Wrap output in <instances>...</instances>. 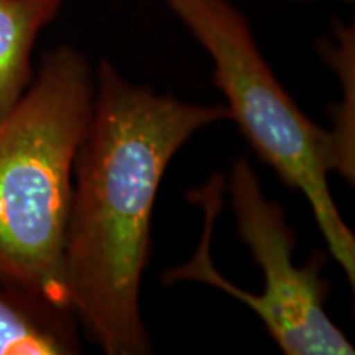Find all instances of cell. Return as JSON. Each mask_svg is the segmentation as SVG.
Segmentation results:
<instances>
[{"label":"cell","mask_w":355,"mask_h":355,"mask_svg":"<svg viewBox=\"0 0 355 355\" xmlns=\"http://www.w3.org/2000/svg\"><path fill=\"white\" fill-rule=\"evenodd\" d=\"M94 81L91 123L74 159L64 288L78 324L105 354L141 355L150 337L140 285L159 183L178 150L229 110L157 94L105 60Z\"/></svg>","instance_id":"cell-1"},{"label":"cell","mask_w":355,"mask_h":355,"mask_svg":"<svg viewBox=\"0 0 355 355\" xmlns=\"http://www.w3.org/2000/svg\"><path fill=\"white\" fill-rule=\"evenodd\" d=\"M94 92L86 56L63 44L42 58L32 84L0 121V283L64 309L74 159Z\"/></svg>","instance_id":"cell-2"},{"label":"cell","mask_w":355,"mask_h":355,"mask_svg":"<svg viewBox=\"0 0 355 355\" xmlns=\"http://www.w3.org/2000/svg\"><path fill=\"white\" fill-rule=\"evenodd\" d=\"M214 64V84L227 99L229 119L237 122L255 153L279 180L300 191L332 259L355 283V235L347 227L327 176L334 171L329 130L306 117L278 83L242 12L229 0H165Z\"/></svg>","instance_id":"cell-3"},{"label":"cell","mask_w":355,"mask_h":355,"mask_svg":"<svg viewBox=\"0 0 355 355\" xmlns=\"http://www.w3.org/2000/svg\"><path fill=\"white\" fill-rule=\"evenodd\" d=\"M224 180L214 176L206 188L191 194L204 207V232L196 254L184 265L163 273L168 285L201 282L245 303L265 324L286 355H352L354 345L326 313L327 282L321 277V259L306 266L293 263L296 237L285 212L268 201L247 158L235 159L229 176V194L237 230L265 277V290L255 296L227 282L214 268L209 243L220 211Z\"/></svg>","instance_id":"cell-4"},{"label":"cell","mask_w":355,"mask_h":355,"mask_svg":"<svg viewBox=\"0 0 355 355\" xmlns=\"http://www.w3.org/2000/svg\"><path fill=\"white\" fill-rule=\"evenodd\" d=\"M78 352V319L73 311L0 283V355Z\"/></svg>","instance_id":"cell-5"},{"label":"cell","mask_w":355,"mask_h":355,"mask_svg":"<svg viewBox=\"0 0 355 355\" xmlns=\"http://www.w3.org/2000/svg\"><path fill=\"white\" fill-rule=\"evenodd\" d=\"M64 0H0V121L33 81L37 38L56 19Z\"/></svg>","instance_id":"cell-6"},{"label":"cell","mask_w":355,"mask_h":355,"mask_svg":"<svg viewBox=\"0 0 355 355\" xmlns=\"http://www.w3.org/2000/svg\"><path fill=\"white\" fill-rule=\"evenodd\" d=\"M336 42H324V56L344 84V101L336 107L334 128L329 130L334 146V171L354 183V30L337 25Z\"/></svg>","instance_id":"cell-7"},{"label":"cell","mask_w":355,"mask_h":355,"mask_svg":"<svg viewBox=\"0 0 355 355\" xmlns=\"http://www.w3.org/2000/svg\"><path fill=\"white\" fill-rule=\"evenodd\" d=\"M344 2H354V0H344Z\"/></svg>","instance_id":"cell-8"}]
</instances>
